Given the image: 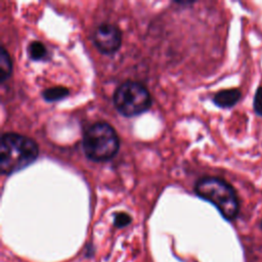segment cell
Wrapping results in <instances>:
<instances>
[{
	"mask_svg": "<svg viewBox=\"0 0 262 262\" xmlns=\"http://www.w3.org/2000/svg\"><path fill=\"white\" fill-rule=\"evenodd\" d=\"M119 145L117 132L104 122L91 125L83 135V150L87 158L94 162H104L114 158Z\"/></svg>",
	"mask_w": 262,
	"mask_h": 262,
	"instance_id": "cell-3",
	"label": "cell"
},
{
	"mask_svg": "<svg viewBox=\"0 0 262 262\" xmlns=\"http://www.w3.org/2000/svg\"><path fill=\"white\" fill-rule=\"evenodd\" d=\"M241 98V92L238 89H227L219 91L215 94L213 100L214 103L220 107H231Z\"/></svg>",
	"mask_w": 262,
	"mask_h": 262,
	"instance_id": "cell-6",
	"label": "cell"
},
{
	"mask_svg": "<svg viewBox=\"0 0 262 262\" xmlns=\"http://www.w3.org/2000/svg\"><path fill=\"white\" fill-rule=\"evenodd\" d=\"M11 70H12V63H11L9 54L5 50V48L2 47L1 52H0V80H1V82H4L10 76Z\"/></svg>",
	"mask_w": 262,
	"mask_h": 262,
	"instance_id": "cell-7",
	"label": "cell"
},
{
	"mask_svg": "<svg viewBox=\"0 0 262 262\" xmlns=\"http://www.w3.org/2000/svg\"><path fill=\"white\" fill-rule=\"evenodd\" d=\"M39 148L31 138L16 134L6 133L0 144V170L2 174L10 175L31 165L38 157Z\"/></svg>",
	"mask_w": 262,
	"mask_h": 262,
	"instance_id": "cell-1",
	"label": "cell"
},
{
	"mask_svg": "<svg viewBox=\"0 0 262 262\" xmlns=\"http://www.w3.org/2000/svg\"><path fill=\"white\" fill-rule=\"evenodd\" d=\"M131 222V216L125 212H120L115 215L114 218V225L118 228H122L130 224Z\"/></svg>",
	"mask_w": 262,
	"mask_h": 262,
	"instance_id": "cell-10",
	"label": "cell"
},
{
	"mask_svg": "<svg viewBox=\"0 0 262 262\" xmlns=\"http://www.w3.org/2000/svg\"><path fill=\"white\" fill-rule=\"evenodd\" d=\"M28 55L33 60H41L44 59L47 55L46 47L43 43L39 41H33L28 46Z\"/></svg>",
	"mask_w": 262,
	"mask_h": 262,
	"instance_id": "cell-8",
	"label": "cell"
},
{
	"mask_svg": "<svg viewBox=\"0 0 262 262\" xmlns=\"http://www.w3.org/2000/svg\"><path fill=\"white\" fill-rule=\"evenodd\" d=\"M195 193L214 205L226 220H233L238 213V201L234 189L217 177L201 178L194 185Z\"/></svg>",
	"mask_w": 262,
	"mask_h": 262,
	"instance_id": "cell-2",
	"label": "cell"
},
{
	"mask_svg": "<svg viewBox=\"0 0 262 262\" xmlns=\"http://www.w3.org/2000/svg\"><path fill=\"white\" fill-rule=\"evenodd\" d=\"M254 110L256 114L262 116V87H259L254 96Z\"/></svg>",
	"mask_w": 262,
	"mask_h": 262,
	"instance_id": "cell-11",
	"label": "cell"
},
{
	"mask_svg": "<svg viewBox=\"0 0 262 262\" xmlns=\"http://www.w3.org/2000/svg\"><path fill=\"white\" fill-rule=\"evenodd\" d=\"M68 94H69V90L62 86H55V87L48 88L42 93L44 99L47 101H56V100L62 99Z\"/></svg>",
	"mask_w": 262,
	"mask_h": 262,
	"instance_id": "cell-9",
	"label": "cell"
},
{
	"mask_svg": "<svg viewBox=\"0 0 262 262\" xmlns=\"http://www.w3.org/2000/svg\"><path fill=\"white\" fill-rule=\"evenodd\" d=\"M114 103L121 115L133 117L147 111L151 99L144 85L138 82L127 81L117 88L114 94Z\"/></svg>",
	"mask_w": 262,
	"mask_h": 262,
	"instance_id": "cell-4",
	"label": "cell"
},
{
	"mask_svg": "<svg viewBox=\"0 0 262 262\" xmlns=\"http://www.w3.org/2000/svg\"><path fill=\"white\" fill-rule=\"evenodd\" d=\"M261 226H262V221H261Z\"/></svg>",
	"mask_w": 262,
	"mask_h": 262,
	"instance_id": "cell-12",
	"label": "cell"
},
{
	"mask_svg": "<svg viewBox=\"0 0 262 262\" xmlns=\"http://www.w3.org/2000/svg\"><path fill=\"white\" fill-rule=\"evenodd\" d=\"M93 42L100 52L112 54L121 46V31L117 26L112 24H100L93 33Z\"/></svg>",
	"mask_w": 262,
	"mask_h": 262,
	"instance_id": "cell-5",
	"label": "cell"
}]
</instances>
